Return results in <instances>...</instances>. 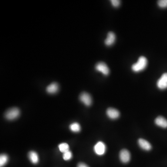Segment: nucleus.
Returning a JSON list of instances; mask_svg holds the SVG:
<instances>
[{
    "label": "nucleus",
    "instance_id": "1a4fd4ad",
    "mask_svg": "<svg viewBox=\"0 0 167 167\" xmlns=\"http://www.w3.org/2000/svg\"><path fill=\"white\" fill-rule=\"evenodd\" d=\"M116 41V35L112 32H109L107 37L104 41V43L107 46H111L114 44Z\"/></svg>",
    "mask_w": 167,
    "mask_h": 167
},
{
    "label": "nucleus",
    "instance_id": "dca6fc26",
    "mask_svg": "<svg viewBox=\"0 0 167 167\" xmlns=\"http://www.w3.org/2000/svg\"><path fill=\"white\" fill-rule=\"evenodd\" d=\"M59 148L61 152L63 153L69 150V146L66 143H62L59 145Z\"/></svg>",
    "mask_w": 167,
    "mask_h": 167
},
{
    "label": "nucleus",
    "instance_id": "20e7f679",
    "mask_svg": "<svg viewBox=\"0 0 167 167\" xmlns=\"http://www.w3.org/2000/svg\"><path fill=\"white\" fill-rule=\"evenodd\" d=\"M106 144L101 141L98 142L94 147V152L98 155H103L106 153Z\"/></svg>",
    "mask_w": 167,
    "mask_h": 167
},
{
    "label": "nucleus",
    "instance_id": "9d476101",
    "mask_svg": "<svg viewBox=\"0 0 167 167\" xmlns=\"http://www.w3.org/2000/svg\"><path fill=\"white\" fill-rule=\"evenodd\" d=\"M139 145L141 149L146 151L151 150L152 146L150 143L144 139H140L138 141Z\"/></svg>",
    "mask_w": 167,
    "mask_h": 167
},
{
    "label": "nucleus",
    "instance_id": "aec40b11",
    "mask_svg": "<svg viewBox=\"0 0 167 167\" xmlns=\"http://www.w3.org/2000/svg\"><path fill=\"white\" fill-rule=\"evenodd\" d=\"M77 167H89L88 165H86V164L84 163H79V164H78V166Z\"/></svg>",
    "mask_w": 167,
    "mask_h": 167
},
{
    "label": "nucleus",
    "instance_id": "f03ea898",
    "mask_svg": "<svg viewBox=\"0 0 167 167\" xmlns=\"http://www.w3.org/2000/svg\"><path fill=\"white\" fill-rule=\"evenodd\" d=\"M20 111L19 109L16 107L12 108L7 111L5 114L6 119L9 120H13L16 119L20 116Z\"/></svg>",
    "mask_w": 167,
    "mask_h": 167
},
{
    "label": "nucleus",
    "instance_id": "6e6552de",
    "mask_svg": "<svg viewBox=\"0 0 167 167\" xmlns=\"http://www.w3.org/2000/svg\"><path fill=\"white\" fill-rule=\"evenodd\" d=\"M106 114L109 118L112 119H116L120 116V112L118 110L113 108H109L106 111Z\"/></svg>",
    "mask_w": 167,
    "mask_h": 167
},
{
    "label": "nucleus",
    "instance_id": "0eeeda50",
    "mask_svg": "<svg viewBox=\"0 0 167 167\" xmlns=\"http://www.w3.org/2000/svg\"><path fill=\"white\" fill-rule=\"evenodd\" d=\"M119 158L120 161L123 163H127L131 160V154L127 149H122L119 154Z\"/></svg>",
    "mask_w": 167,
    "mask_h": 167
},
{
    "label": "nucleus",
    "instance_id": "423d86ee",
    "mask_svg": "<svg viewBox=\"0 0 167 167\" xmlns=\"http://www.w3.org/2000/svg\"><path fill=\"white\" fill-rule=\"evenodd\" d=\"M157 86L160 90H165L167 88V72L163 74L161 78L158 80Z\"/></svg>",
    "mask_w": 167,
    "mask_h": 167
},
{
    "label": "nucleus",
    "instance_id": "f8f14e48",
    "mask_svg": "<svg viewBox=\"0 0 167 167\" xmlns=\"http://www.w3.org/2000/svg\"><path fill=\"white\" fill-rule=\"evenodd\" d=\"M47 93L49 94L56 93L59 90V85L56 83H53L49 85L46 89Z\"/></svg>",
    "mask_w": 167,
    "mask_h": 167
},
{
    "label": "nucleus",
    "instance_id": "39448f33",
    "mask_svg": "<svg viewBox=\"0 0 167 167\" xmlns=\"http://www.w3.org/2000/svg\"><path fill=\"white\" fill-rule=\"evenodd\" d=\"M79 99L85 106H89L92 104V98L88 93L84 92L80 95Z\"/></svg>",
    "mask_w": 167,
    "mask_h": 167
},
{
    "label": "nucleus",
    "instance_id": "9b49d317",
    "mask_svg": "<svg viewBox=\"0 0 167 167\" xmlns=\"http://www.w3.org/2000/svg\"><path fill=\"white\" fill-rule=\"evenodd\" d=\"M155 123L157 125L162 128H167V120L162 116L158 117L155 120Z\"/></svg>",
    "mask_w": 167,
    "mask_h": 167
},
{
    "label": "nucleus",
    "instance_id": "6ab92c4d",
    "mask_svg": "<svg viewBox=\"0 0 167 167\" xmlns=\"http://www.w3.org/2000/svg\"><path fill=\"white\" fill-rule=\"evenodd\" d=\"M112 5L115 8H117L120 5L121 2L119 0H111Z\"/></svg>",
    "mask_w": 167,
    "mask_h": 167
},
{
    "label": "nucleus",
    "instance_id": "f257e3e1",
    "mask_svg": "<svg viewBox=\"0 0 167 167\" xmlns=\"http://www.w3.org/2000/svg\"><path fill=\"white\" fill-rule=\"evenodd\" d=\"M148 64V61L146 58L141 56L139 58L137 62L132 66V70L134 72H138L142 71L146 68Z\"/></svg>",
    "mask_w": 167,
    "mask_h": 167
},
{
    "label": "nucleus",
    "instance_id": "ddd939ff",
    "mask_svg": "<svg viewBox=\"0 0 167 167\" xmlns=\"http://www.w3.org/2000/svg\"><path fill=\"white\" fill-rule=\"evenodd\" d=\"M29 159L33 164H37L39 162V156L38 154L34 151H31L29 152L28 155Z\"/></svg>",
    "mask_w": 167,
    "mask_h": 167
},
{
    "label": "nucleus",
    "instance_id": "2eb2a0df",
    "mask_svg": "<svg viewBox=\"0 0 167 167\" xmlns=\"http://www.w3.org/2000/svg\"><path fill=\"white\" fill-rule=\"evenodd\" d=\"M9 158L6 154H1L0 156V167H3L8 163Z\"/></svg>",
    "mask_w": 167,
    "mask_h": 167
},
{
    "label": "nucleus",
    "instance_id": "f3484780",
    "mask_svg": "<svg viewBox=\"0 0 167 167\" xmlns=\"http://www.w3.org/2000/svg\"><path fill=\"white\" fill-rule=\"evenodd\" d=\"M72 153H71V151H67V152H65L63 154V158L66 161H68V160H69L71 159L72 158Z\"/></svg>",
    "mask_w": 167,
    "mask_h": 167
},
{
    "label": "nucleus",
    "instance_id": "7ed1b4c3",
    "mask_svg": "<svg viewBox=\"0 0 167 167\" xmlns=\"http://www.w3.org/2000/svg\"><path fill=\"white\" fill-rule=\"evenodd\" d=\"M95 69L97 71L101 72L105 76L108 75L110 73V69L107 65L103 62H100L96 64Z\"/></svg>",
    "mask_w": 167,
    "mask_h": 167
},
{
    "label": "nucleus",
    "instance_id": "4468645a",
    "mask_svg": "<svg viewBox=\"0 0 167 167\" xmlns=\"http://www.w3.org/2000/svg\"><path fill=\"white\" fill-rule=\"evenodd\" d=\"M70 129L72 132H79L81 130V127L78 123H71L69 126Z\"/></svg>",
    "mask_w": 167,
    "mask_h": 167
},
{
    "label": "nucleus",
    "instance_id": "a211bd4d",
    "mask_svg": "<svg viewBox=\"0 0 167 167\" xmlns=\"http://www.w3.org/2000/svg\"><path fill=\"white\" fill-rule=\"evenodd\" d=\"M158 5L160 8L165 9L167 8V0H160L158 1Z\"/></svg>",
    "mask_w": 167,
    "mask_h": 167
}]
</instances>
